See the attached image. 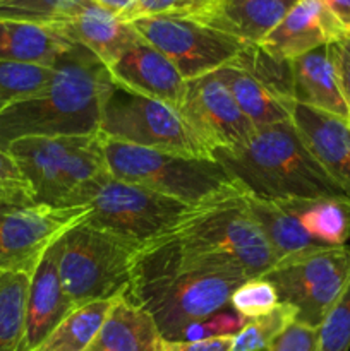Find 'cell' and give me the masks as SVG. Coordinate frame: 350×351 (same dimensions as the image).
Instances as JSON below:
<instances>
[{
    "label": "cell",
    "instance_id": "6da1fadb",
    "mask_svg": "<svg viewBox=\"0 0 350 351\" xmlns=\"http://www.w3.org/2000/svg\"><path fill=\"white\" fill-rule=\"evenodd\" d=\"M45 88L0 113V147L21 137L95 136L113 89L106 65L74 43Z\"/></svg>",
    "mask_w": 350,
    "mask_h": 351
},
{
    "label": "cell",
    "instance_id": "7a4b0ae2",
    "mask_svg": "<svg viewBox=\"0 0 350 351\" xmlns=\"http://www.w3.org/2000/svg\"><path fill=\"white\" fill-rule=\"evenodd\" d=\"M213 158L254 197L280 202L350 199L316 161L292 120L257 127L242 146L216 149Z\"/></svg>",
    "mask_w": 350,
    "mask_h": 351
},
{
    "label": "cell",
    "instance_id": "3957f363",
    "mask_svg": "<svg viewBox=\"0 0 350 351\" xmlns=\"http://www.w3.org/2000/svg\"><path fill=\"white\" fill-rule=\"evenodd\" d=\"M247 276L237 269L175 266L141 249L126 293L143 305L167 341H180L191 326L218 314Z\"/></svg>",
    "mask_w": 350,
    "mask_h": 351
},
{
    "label": "cell",
    "instance_id": "277c9868",
    "mask_svg": "<svg viewBox=\"0 0 350 351\" xmlns=\"http://www.w3.org/2000/svg\"><path fill=\"white\" fill-rule=\"evenodd\" d=\"M244 192L208 202L182 225L146 245L158 247L180 266L237 269L263 278L278 263L257 223L242 204Z\"/></svg>",
    "mask_w": 350,
    "mask_h": 351
},
{
    "label": "cell",
    "instance_id": "5b68a950",
    "mask_svg": "<svg viewBox=\"0 0 350 351\" xmlns=\"http://www.w3.org/2000/svg\"><path fill=\"white\" fill-rule=\"evenodd\" d=\"M34 194V202L86 206L110 175L98 134L21 137L7 147Z\"/></svg>",
    "mask_w": 350,
    "mask_h": 351
},
{
    "label": "cell",
    "instance_id": "8992f818",
    "mask_svg": "<svg viewBox=\"0 0 350 351\" xmlns=\"http://www.w3.org/2000/svg\"><path fill=\"white\" fill-rule=\"evenodd\" d=\"M112 177L174 197L205 204L244 192L215 158H191L105 139L98 134Z\"/></svg>",
    "mask_w": 350,
    "mask_h": 351
},
{
    "label": "cell",
    "instance_id": "52a82bcc",
    "mask_svg": "<svg viewBox=\"0 0 350 351\" xmlns=\"http://www.w3.org/2000/svg\"><path fill=\"white\" fill-rule=\"evenodd\" d=\"M62 288L75 307L127 291L143 245L81 221L57 240Z\"/></svg>",
    "mask_w": 350,
    "mask_h": 351
},
{
    "label": "cell",
    "instance_id": "ba28073f",
    "mask_svg": "<svg viewBox=\"0 0 350 351\" xmlns=\"http://www.w3.org/2000/svg\"><path fill=\"white\" fill-rule=\"evenodd\" d=\"M206 204L208 202L185 204L143 185L129 184L108 175L89 197L86 204L89 206V213L84 221L146 245L170 233Z\"/></svg>",
    "mask_w": 350,
    "mask_h": 351
},
{
    "label": "cell",
    "instance_id": "9c48e42d",
    "mask_svg": "<svg viewBox=\"0 0 350 351\" xmlns=\"http://www.w3.org/2000/svg\"><path fill=\"white\" fill-rule=\"evenodd\" d=\"M98 134L110 141L180 156L213 158L211 151L191 132L177 110L117 86L103 105Z\"/></svg>",
    "mask_w": 350,
    "mask_h": 351
},
{
    "label": "cell",
    "instance_id": "30bf717a",
    "mask_svg": "<svg viewBox=\"0 0 350 351\" xmlns=\"http://www.w3.org/2000/svg\"><path fill=\"white\" fill-rule=\"evenodd\" d=\"M283 304L297 311V321L321 328L350 280V250L319 247L280 259L266 274Z\"/></svg>",
    "mask_w": 350,
    "mask_h": 351
},
{
    "label": "cell",
    "instance_id": "8fae6325",
    "mask_svg": "<svg viewBox=\"0 0 350 351\" xmlns=\"http://www.w3.org/2000/svg\"><path fill=\"white\" fill-rule=\"evenodd\" d=\"M130 24L146 43L175 65L185 81L220 71L247 47L232 34L185 17L150 16Z\"/></svg>",
    "mask_w": 350,
    "mask_h": 351
},
{
    "label": "cell",
    "instance_id": "7c38bea8",
    "mask_svg": "<svg viewBox=\"0 0 350 351\" xmlns=\"http://www.w3.org/2000/svg\"><path fill=\"white\" fill-rule=\"evenodd\" d=\"M216 75L256 129L292 120L297 101L290 60H280L257 45H247Z\"/></svg>",
    "mask_w": 350,
    "mask_h": 351
},
{
    "label": "cell",
    "instance_id": "4fadbf2b",
    "mask_svg": "<svg viewBox=\"0 0 350 351\" xmlns=\"http://www.w3.org/2000/svg\"><path fill=\"white\" fill-rule=\"evenodd\" d=\"M88 213L89 206L0 204V271L33 273L48 247Z\"/></svg>",
    "mask_w": 350,
    "mask_h": 351
},
{
    "label": "cell",
    "instance_id": "5bb4252c",
    "mask_svg": "<svg viewBox=\"0 0 350 351\" xmlns=\"http://www.w3.org/2000/svg\"><path fill=\"white\" fill-rule=\"evenodd\" d=\"M177 112L211 153L242 146L256 130L216 72L187 81Z\"/></svg>",
    "mask_w": 350,
    "mask_h": 351
},
{
    "label": "cell",
    "instance_id": "9a60e30c",
    "mask_svg": "<svg viewBox=\"0 0 350 351\" xmlns=\"http://www.w3.org/2000/svg\"><path fill=\"white\" fill-rule=\"evenodd\" d=\"M108 74L117 88L165 103L178 110L187 81L161 51L139 38L112 65Z\"/></svg>",
    "mask_w": 350,
    "mask_h": 351
},
{
    "label": "cell",
    "instance_id": "2e32d148",
    "mask_svg": "<svg viewBox=\"0 0 350 351\" xmlns=\"http://www.w3.org/2000/svg\"><path fill=\"white\" fill-rule=\"evenodd\" d=\"M350 36L321 0H299L257 47L280 60H294Z\"/></svg>",
    "mask_w": 350,
    "mask_h": 351
},
{
    "label": "cell",
    "instance_id": "e0dca14e",
    "mask_svg": "<svg viewBox=\"0 0 350 351\" xmlns=\"http://www.w3.org/2000/svg\"><path fill=\"white\" fill-rule=\"evenodd\" d=\"M292 123L323 170L350 197V120L297 103Z\"/></svg>",
    "mask_w": 350,
    "mask_h": 351
},
{
    "label": "cell",
    "instance_id": "ac0fdd59",
    "mask_svg": "<svg viewBox=\"0 0 350 351\" xmlns=\"http://www.w3.org/2000/svg\"><path fill=\"white\" fill-rule=\"evenodd\" d=\"M74 311L58 274V247L51 243L31 274L24 351H33Z\"/></svg>",
    "mask_w": 350,
    "mask_h": 351
},
{
    "label": "cell",
    "instance_id": "d6986e66",
    "mask_svg": "<svg viewBox=\"0 0 350 351\" xmlns=\"http://www.w3.org/2000/svg\"><path fill=\"white\" fill-rule=\"evenodd\" d=\"M54 27L69 41L88 48L106 67L141 38L132 24L89 0Z\"/></svg>",
    "mask_w": 350,
    "mask_h": 351
},
{
    "label": "cell",
    "instance_id": "ffe728a7",
    "mask_svg": "<svg viewBox=\"0 0 350 351\" xmlns=\"http://www.w3.org/2000/svg\"><path fill=\"white\" fill-rule=\"evenodd\" d=\"M167 345L153 315L124 291L84 351H167Z\"/></svg>",
    "mask_w": 350,
    "mask_h": 351
},
{
    "label": "cell",
    "instance_id": "44dd1931",
    "mask_svg": "<svg viewBox=\"0 0 350 351\" xmlns=\"http://www.w3.org/2000/svg\"><path fill=\"white\" fill-rule=\"evenodd\" d=\"M295 101L350 120L329 45L290 60Z\"/></svg>",
    "mask_w": 350,
    "mask_h": 351
},
{
    "label": "cell",
    "instance_id": "7402d4cb",
    "mask_svg": "<svg viewBox=\"0 0 350 351\" xmlns=\"http://www.w3.org/2000/svg\"><path fill=\"white\" fill-rule=\"evenodd\" d=\"M72 45L54 26L0 19V62L54 67Z\"/></svg>",
    "mask_w": 350,
    "mask_h": 351
},
{
    "label": "cell",
    "instance_id": "603a6c76",
    "mask_svg": "<svg viewBox=\"0 0 350 351\" xmlns=\"http://www.w3.org/2000/svg\"><path fill=\"white\" fill-rule=\"evenodd\" d=\"M299 0H223L218 12L206 24L239 38L247 45H259Z\"/></svg>",
    "mask_w": 350,
    "mask_h": 351
},
{
    "label": "cell",
    "instance_id": "cb8c5ba5",
    "mask_svg": "<svg viewBox=\"0 0 350 351\" xmlns=\"http://www.w3.org/2000/svg\"><path fill=\"white\" fill-rule=\"evenodd\" d=\"M242 204L266 237L278 261L326 247L305 232L297 216L285 206V202L266 201L244 192Z\"/></svg>",
    "mask_w": 350,
    "mask_h": 351
},
{
    "label": "cell",
    "instance_id": "d4e9b609",
    "mask_svg": "<svg viewBox=\"0 0 350 351\" xmlns=\"http://www.w3.org/2000/svg\"><path fill=\"white\" fill-rule=\"evenodd\" d=\"M305 232L318 242L331 247L345 245L350 239V199L326 197L287 201Z\"/></svg>",
    "mask_w": 350,
    "mask_h": 351
},
{
    "label": "cell",
    "instance_id": "484cf974",
    "mask_svg": "<svg viewBox=\"0 0 350 351\" xmlns=\"http://www.w3.org/2000/svg\"><path fill=\"white\" fill-rule=\"evenodd\" d=\"M31 274L0 271V351H24Z\"/></svg>",
    "mask_w": 350,
    "mask_h": 351
},
{
    "label": "cell",
    "instance_id": "4316f807",
    "mask_svg": "<svg viewBox=\"0 0 350 351\" xmlns=\"http://www.w3.org/2000/svg\"><path fill=\"white\" fill-rule=\"evenodd\" d=\"M294 321H297V311L280 302L268 314L247 319L244 328L233 336V351H268Z\"/></svg>",
    "mask_w": 350,
    "mask_h": 351
},
{
    "label": "cell",
    "instance_id": "83f0119b",
    "mask_svg": "<svg viewBox=\"0 0 350 351\" xmlns=\"http://www.w3.org/2000/svg\"><path fill=\"white\" fill-rule=\"evenodd\" d=\"M55 67L0 62V113L40 91L54 77Z\"/></svg>",
    "mask_w": 350,
    "mask_h": 351
},
{
    "label": "cell",
    "instance_id": "f1b7e54d",
    "mask_svg": "<svg viewBox=\"0 0 350 351\" xmlns=\"http://www.w3.org/2000/svg\"><path fill=\"white\" fill-rule=\"evenodd\" d=\"M222 3L223 0H137L132 9L120 19L130 23L139 17L174 16L206 24L218 12Z\"/></svg>",
    "mask_w": 350,
    "mask_h": 351
},
{
    "label": "cell",
    "instance_id": "f546056e",
    "mask_svg": "<svg viewBox=\"0 0 350 351\" xmlns=\"http://www.w3.org/2000/svg\"><path fill=\"white\" fill-rule=\"evenodd\" d=\"M84 0H2L0 19L27 21V23L54 24L71 16Z\"/></svg>",
    "mask_w": 350,
    "mask_h": 351
},
{
    "label": "cell",
    "instance_id": "4dcf8cb0",
    "mask_svg": "<svg viewBox=\"0 0 350 351\" xmlns=\"http://www.w3.org/2000/svg\"><path fill=\"white\" fill-rule=\"evenodd\" d=\"M280 304L277 290L264 278H254L240 285L230 297V305L237 314L246 319L268 314Z\"/></svg>",
    "mask_w": 350,
    "mask_h": 351
},
{
    "label": "cell",
    "instance_id": "1f68e13d",
    "mask_svg": "<svg viewBox=\"0 0 350 351\" xmlns=\"http://www.w3.org/2000/svg\"><path fill=\"white\" fill-rule=\"evenodd\" d=\"M350 350V280L319 328V351Z\"/></svg>",
    "mask_w": 350,
    "mask_h": 351
},
{
    "label": "cell",
    "instance_id": "d6a6232c",
    "mask_svg": "<svg viewBox=\"0 0 350 351\" xmlns=\"http://www.w3.org/2000/svg\"><path fill=\"white\" fill-rule=\"evenodd\" d=\"M0 204H34V194L19 165L7 149L0 147Z\"/></svg>",
    "mask_w": 350,
    "mask_h": 351
},
{
    "label": "cell",
    "instance_id": "836d02e7",
    "mask_svg": "<svg viewBox=\"0 0 350 351\" xmlns=\"http://www.w3.org/2000/svg\"><path fill=\"white\" fill-rule=\"evenodd\" d=\"M247 319L237 314L232 308V312L225 314H215L206 321L198 322L191 326L187 331L182 335L180 341H196V339H208L218 338V336H235L240 329L244 328Z\"/></svg>",
    "mask_w": 350,
    "mask_h": 351
},
{
    "label": "cell",
    "instance_id": "e575fe53",
    "mask_svg": "<svg viewBox=\"0 0 350 351\" xmlns=\"http://www.w3.org/2000/svg\"><path fill=\"white\" fill-rule=\"evenodd\" d=\"M268 351H319V328L294 321Z\"/></svg>",
    "mask_w": 350,
    "mask_h": 351
},
{
    "label": "cell",
    "instance_id": "d590c367",
    "mask_svg": "<svg viewBox=\"0 0 350 351\" xmlns=\"http://www.w3.org/2000/svg\"><path fill=\"white\" fill-rule=\"evenodd\" d=\"M333 62H335L336 74H338L340 88L350 113V36L329 45Z\"/></svg>",
    "mask_w": 350,
    "mask_h": 351
},
{
    "label": "cell",
    "instance_id": "8d00e7d4",
    "mask_svg": "<svg viewBox=\"0 0 350 351\" xmlns=\"http://www.w3.org/2000/svg\"><path fill=\"white\" fill-rule=\"evenodd\" d=\"M167 351H233V336H218L196 341H168Z\"/></svg>",
    "mask_w": 350,
    "mask_h": 351
},
{
    "label": "cell",
    "instance_id": "74e56055",
    "mask_svg": "<svg viewBox=\"0 0 350 351\" xmlns=\"http://www.w3.org/2000/svg\"><path fill=\"white\" fill-rule=\"evenodd\" d=\"M340 26L350 34V0H321Z\"/></svg>",
    "mask_w": 350,
    "mask_h": 351
},
{
    "label": "cell",
    "instance_id": "f35d334b",
    "mask_svg": "<svg viewBox=\"0 0 350 351\" xmlns=\"http://www.w3.org/2000/svg\"><path fill=\"white\" fill-rule=\"evenodd\" d=\"M89 2L96 3V5H100L102 9L108 10V12L115 14V16L122 17V16H126L130 9H132L134 3H136L137 0H89Z\"/></svg>",
    "mask_w": 350,
    "mask_h": 351
},
{
    "label": "cell",
    "instance_id": "ab89813d",
    "mask_svg": "<svg viewBox=\"0 0 350 351\" xmlns=\"http://www.w3.org/2000/svg\"><path fill=\"white\" fill-rule=\"evenodd\" d=\"M0 2H2V0H0Z\"/></svg>",
    "mask_w": 350,
    "mask_h": 351
}]
</instances>
